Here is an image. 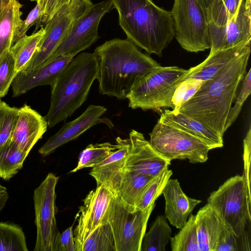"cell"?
I'll return each mask as SVG.
<instances>
[{"label": "cell", "mask_w": 251, "mask_h": 251, "mask_svg": "<svg viewBox=\"0 0 251 251\" xmlns=\"http://www.w3.org/2000/svg\"><path fill=\"white\" fill-rule=\"evenodd\" d=\"M251 92V69H250L247 74L245 75L241 90L234 105L231 107L228 113L225 129L226 130L234 122L238 117L245 101Z\"/></svg>", "instance_id": "37"}, {"label": "cell", "mask_w": 251, "mask_h": 251, "mask_svg": "<svg viewBox=\"0 0 251 251\" xmlns=\"http://www.w3.org/2000/svg\"><path fill=\"white\" fill-rule=\"evenodd\" d=\"M2 1V0H0V5Z\"/></svg>", "instance_id": "45"}, {"label": "cell", "mask_w": 251, "mask_h": 251, "mask_svg": "<svg viewBox=\"0 0 251 251\" xmlns=\"http://www.w3.org/2000/svg\"><path fill=\"white\" fill-rule=\"evenodd\" d=\"M118 149V145L109 142L89 145L79 155L76 167L70 173L97 166Z\"/></svg>", "instance_id": "29"}, {"label": "cell", "mask_w": 251, "mask_h": 251, "mask_svg": "<svg viewBox=\"0 0 251 251\" xmlns=\"http://www.w3.org/2000/svg\"><path fill=\"white\" fill-rule=\"evenodd\" d=\"M171 233L166 219L162 215L158 216L143 236L141 251H165L171 238Z\"/></svg>", "instance_id": "28"}, {"label": "cell", "mask_w": 251, "mask_h": 251, "mask_svg": "<svg viewBox=\"0 0 251 251\" xmlns=\"http://www.w3.org/2000/svg\"><path fill=\"white\" fill-rule=\"evenodd\" d=\"M204 81L187 79L183 81L176 90L172 102L176 110L187 102L201 86Z\"/></svg>", "instance_id": "38"}, {"label": "cell", "mask_w": 251, "mask_h": 251, "mask_svg": "<svg viewBox=\"0 0 251 251\" xmlns=\"http://www.w3.org/2000/svg\"><path fill=\"white\" fill-rule=\"evenodd\" d=\"M81 251H116L113 234L109 223L95 229L83 243Z\"/></svg>", "instance_id": "33"}, {"label": "cell", "mask_w": 251, "mask_h": 251, "mask_svg": "<svg viewBox=\"0 0 251 251\" xmlns=\"http://www.w3.org/2000/svg\"><path fill=\"white\" fill-rule=\"evenodd\" d=\"M162 194L165 201V218L171 225L179 229L185 224L194 208L201 202L187 196L176 179L168 180Z\"/></svg>", "instance_id": "20"}, {"label": "cell", "mask_w": 251, "mask_h": 251, "mask_svg": "<svg viewBox=\"0 0 251 251\" xmlns=\"http://www.w3.org/2000/svg\"><path fill=\"white\" fill-rule=\"evenodd\" d=\"M19 108L0 101V146L10 140L14 129Z\"/></svg>", "instance_id": "35"}, {"label": "cell", "mask_w": 251, "mask_h": 251, "mask_svg": "<svg viewBox=\"0 0 251 251\" xmlns=\"http://www.w3.org/2000/svg\"><path fill=\"white\" fill-rule=\"evenodd\" d=\"M98 73V61L94 52L73 57L51 86L50 106L44 117L49 127L71 116L84 102Z\"/></svg>", "instance_id": "4"}, {"label": "cell", "mask_w": 251, "mask_h": 251, "mask_svg": "<svg viewBox=\"0 0 251 251\" xmlns=\"http://www.w3.org/2000/svg\"><path fill=\"white\" fill-rule=\"evenodd\" d=\"M28 154L10 139L0 146V177L8 180L14 176L22 168Z\"/></svg>", "instance_id": "27"}, {"label": "cell", "mask_w": 251, "mask_h": 251, "mask_svg": "<svg viewBox=\"0 0 251 251\" xmlns=\"http://www.w3.org/2000/svg\"><path fill=\"white\" fill-rule=\"evenodd\" d=\"M23 5L18 0H2L0 5V56L19 39Z\"/></svg>", "instance_id": "23"}, {"label": "cell", "mask_w": 251, "mask_h": 251, "mask_svg": "<svg viewBox=\"0 0 251 251\" xmlns=\"http://www.w3.org/2000/svg\"><path fill=\"white\" fill-rule=\"evenodd\" d=\"M45 33L43 26L30 35L26 34L18 39L10 49L15 60L16 71L18 73L28 64Z\"/></svg>", "instance_id": "26"}, {"label": "cell", "mask_w": 251, "mask_h": 251, "mask_svg": "<svg viewBox=\"0 0 251 251\" xmlns=\"http://www.w3.org/2000/svg\"><path fill=\"white\" fill-rule=\"evenodd\" d=\"M170 12L175 36L183 49L198 52L210 49L208 22L198 0H174Z\"/></svg>", "instance_id": "9"}, {"label": "cell", "mask_w": 251, "mask_h": 251, "mask_svg": "<svg viewBox=\"0 0 251 251\" xmlns=\"http://www.w3.org/2000/svg\"><path fill=\"white\" fill-rule=\"evenodd\" d=\"M153 177L123 169L113 195L126 207L134 210L136 202Z\"/></svg>", "instance_id": "24"}, {"label": "cell", "mask_w": 251, "mask_h": 251, "mask_svg": "<svg viewBox=\"0 0 251 251\" xmlns=\"http://www.w3.org/2000/svg\"><path fill=\"white\" fill-rule=\"evenodd\" d=\"M25 237L18 225L0 222V251H28Z\"/></svg>", "instance_id": "32"}, {"label": "cell", "mask_w": 251, "mask_h": 251, "mask_svg": "<svg viewBox=\"0 0 251 251\" xmlns=\"http://www.w3.org/2000/svg\"><path fill=\"white\" fill-rule=\"evenodd\" d=\"M160 119L169 122L202 139L213 149L223 147V137L189 116L174 110L166 109Z\"/></svg>", "instance_id": "25"}, {"label": "cell", "mask_w": 251, "mask_h": 251, "mask_svg": "<svg viewBox=\"0 0 251 251\" xmlns=\"http://www.w3.org/2000/svg\"><path fill=\"white\" fill-rule=\"evenodd\" d=\"M195 219L196 216L191 214L180 231L171 238L172 251H200Z\"/></svg>", "instance_id": "31"}, {"label": "cell", "mask_w": 251, "mask_h": 251, "mask_svg": "<svg viewBox=\"0 0 251 251\" xmlns=\"http://www.w3.org/2000/svg\"></svg>", "instance_id": "47"}, {"label": "cell", "mask_w": 251, "mask_h": 251, "mask_svg": "<svg viewBox=\"0 0 251 251\" xmlns=\"http://www.w3.org/2000/svg\"><path fill=\"white\" fill-rule=\"evenodd\" d=\"M59 177L49 173L35 189L33 201L35 223L37 228L34 251H52L54 242L59 232L55 218V188Z\"/></svg>", "instance_id": "11"}, {"label": "cell", "mask_w": 251, "mask_h": 251, "mask_svg": "<svg viewBox=\"0 0 251 251\" xmlns=\"http://www.w3.org/2000/svg\"><path fill=\"white\" fill-rule=\"evenodd\" d=\"M244 172L243 176L245 182L247 195L251 201V127L250 126L248 131L243 141Z\"/></svg>", "instance_id": "39"}, {"label": "cell", "mask_w": 251, "mask_h": 251, "mask_svg": "<svg viewBox=\"0 0 251 251\" xmlns=\"http://www.w3.org/2000/svg\"><path fill=\"white\" fill-rule=\"evenodd\" d=\"M73 57L71 55H61L38 69L19 72L11 85L13 96H19L38 86H51Z\"/></svg>", "instance_id": "17"}, {"label": "cell", "mask_w": 251, "mask_h": 251, "mask_svg": "<svg viewBox=\"0 0 251 251\" xmlns=\"http://www.w3.org/2000/svg\"><path fill=\"white\" fill-rule=\"evenodd\" d=\"M39 1L42 9V25H45L53 15L63 6L72 0H31Z\"/></svg>", "instance_id": "40"}, {"label": "cell", "mask_w": 251, "mask_h": 251, "mask_svg": "<svg viewBox=\"0 0 251 251\" xmlns=\"http://www.w3.org/2000/svg\"><path fill=\"white\" fill-rule=\"evenodd\" d=\"M172 175V171L166 167L154 176L136 202L134 210L145 211L155 203Z\"/></svg>", "instance_id": "30"}, {"label": "cell", "mask_w": 251, "mask_h": 251, "mask_svg": "<svg viewBox=\"0 0 251 251\" xmlns=\"http://www.w3.org/2000/svg\"><path fill=\"white\" fill-rule=\"evenodd\" d=\"M187 73L188 70L177 66L157 67L134 84L127 98L129 106L143 110L174 109V93Z\"/></svg>", "instance_id": "5"}, {"label": "cell", "mask_w": 251, "mask_h": 251, "mask_svg": "<svg viewBox=\"0 0 251 251\" xmlns=\"http://www.w3.org/2000/svg\"><path fill=\"white\" fill-rule=\"evenodd\" d=\"M207 203L242 241L243 247H250L246 227L251 220V201L243 176L236 175L227 179L210 193Z\"/></svg>", "instance_id": "6"}, {"label": "cell", "mask_w": 251, "mask_h": 251, "mask_svg": "<svg viewBox=\"0 0 251 251\" xmlns=\"http://www.w3.org/2000/svg\"><path fill=\"white\" fill-rule=\"evenodd\" d=\"M251 0H242L236 14L226 25L208 23L209 53L248 43L251 40Z\"/></svg>", "instance_id": "14"}, {"label": "cell", "mask_w": 251, "mask_h": 251, "mask_svg": "<svg viewBox=\"0 0 251 251\" xmlns=\"http://www.w3.org/2000/svg\"><path fill=\"white\" fill-rule=\"evenodd\" d=\"M107 109L103 106L90 104L76 119L64 124L58 132L51 136L39 149L38 152L45 157L63 145L77 138L94 126L105 123L110 128L112 123L101 116Z\"/></svg>", "instance_id": "15"}, {"label": "cell", "mask_w": 251, "mask_h": 251, "mask_svg": "<svg viewBox=\"0 0 251 251\" xmlns=\"http://www.w3.org/2000/svg\"><path fill=\"white\" fill-rule=\"evenodd\" d=\"M155 203L145 211L130 210L114 197L109 213L116 251H141L147 223Z\"/></svg>", "instance_id": "10"}, {"label": "cell", "mask_w": 251, "mask_h": 251, "mask_svg": "<svg viewBox=\"0 0 251 251\" xmlns=\"http://www.w3.org/2000/svg\"><path fill=\"white\" fill-rule=\"evenodd\" d=\"M251 50L216 76L204 81L187 102L174 110L189 116L223 137L232 104L246 74Z\"/></svg>", "instance_id": "1"}, {"label": "cell", "mask_w": 251, "mask_h": 251, "mask_svg": "<svg viewBox=\"0 0 251 251\" xmlns=\"http://www.w3.org/2000/svg\"><path fill=\"white\" fill-rule=\"evenodd\" d=\"M130 149L124 169L155 176L171 161L161 155L143 134L132 129L129 133Z\"/></svg>", "instance_id": "16"}, {"label": "cell", "mask_w": 251, "mask_h": 251, "mask_svg": "<svg viewBox=\"0 0 251 251\" xmlns=\"http://www.w3.org/2000/svg\"><path fill=\"white\" fill-rule=\"evenodd\" d=\"M93 4L91 0H72L61 7L45 25V33L33 57L22 71L29 72L43 65L68 35L74 24Z\"/></svg>", "instance_id": "8"}, {"label": "cell", "mask_w": 251, "mask_h": 251, "mask_svg": "<svg viewBox=\"0 0 251 251\" xmlns=\"http://www.w3.org/2000/svg\"><path fill=\"white\" fill-rule=\"evenodd\" d=\"M36 6L29 13L25 20L23 21L19 35V39L26 34V32L31 26H36V28L34 32H36L40 26H42V7L39 1H36Z\"/></svg>", "instance_id": "41"}, {"label": "cell", "mask_w": 251, "mask_h": 251, "mask_svg": "<svg viewBox=\"0 0 251 251\" xmlns=\"http://www.w3.org/2000/svg\"><path fill=\"white\" fill-rule=\"evenodd\" d=\"M195 216L200 251H216L218 243L232 230L207 203Z\"/></svg>", "instance_id": "19"}, {"label": "cell", "mask_w": 251, "mask_h": 251, "mask_svg": "<svg viewBox=\"0 0 251 251\" xmlns=\"http://www.w3.org/2000/svg\"><path fill=\"white\" fill-rule=\"evenodd\" d=\"M94 53L98 61L100 93L119 100L127 99L139 78L160 66L128 39L106 41Z\"/></svg>", "instance_id": "2"}, {"label": "cell", "mask_w": 251, "mask_h": 251, "mask_svg": "<svg viewBox=\"0 0 251 251\" xmlns=\"http://www.w3.org/2000/svg\"><path fill=\"white\" fill-rule=\"evenodd\" d=\"M48 126L45 117L25 104L19 108L10 140L20 149L29 153L37 141L42 138Z\"/></svg>", "instance_id": "18"}, {"label": "cell", "mask_w": 251, "mask_h": 251, "mask_svg": "<svg viewBox=\"0 0 251 251\" xmlns=\"http://www.w3.org/2000/svg\"><path fill=\"white\" fill-rule=\"evenodd\" d=\"M73 239H74V237L72 226L62 233L58 232L54 242L52 251H66L70 242Z\"/></svg>", "instance_id": "42"}, {"label": "cell", "mask_w": 251, "mask_h": 251, "mask_svg": "<svg viewBox=\"0 0 251 251\" xmlns=\"http://www.w3.org/2000/svg\"><path fill=\"white\" fill-rule=\"evenodd\" d=\"M249 50H251V41L209 53L203 62L188 70L183 81L187 79L205 81L212 78Z\"/></svg>", "instance_id": "22"}, {"label": "cell", "mask_w": 251, "mask_h": 251, "mask_svg": "<svg viewBox=\"0 0 251 251\" xmlns=\"http://www.w3.org/2000/svg\"><path fill=\"white\" fill-rule=\"evenodd\" d=\"M114 198L110 190L103 185L86 195L79 208L77 225L73 232L75 251H81L83 243L95 229L108 223Z\"/></svg>", "instance_id": "13"}, {"label": "cell", "mask_w": 251, "mask_h": 251, "mask_svg": "<svg viewBox=\"0 0 251 251\" xmlns=\"http://www.w3.org/2000/svg\"></svg>", "instance_id": "46"}, {"label": "cell", "mask_w": 251, "mask_h": 251, "mask_svg": "<svg viewBox=\"0 0 251 251\" xmlns=\"http://www.w3.org/2000/svg\"><path fill=\"white\" fill-rule=\"evenodd\" d=\"M242 0H214L209 23L222 26L236 14Z\"/></svg>", "instance_id": "34"}, {"label": "cell", "mask_w": 251, "mask_h": 251, "mask_svg": "<svg viewBox=\"0 0 251 251\" xmlns=\"http://www.w3.org/2000/svg\"><path fill=\"white\" fill-rule=\"evenodd\" d=\"M118 149L102 162L91 169L89 175L97 186L103 185L114 194L130 149L129 139L116 138Z\"/></svg>", "instance_id": "21"}, {"label": "cell", "mask_w": 251, "mask_h": 251, "mask_svg": "<svg viewBox=\"0 0 251 251\" xmlns=\"http://www.w3.org/2000/svg\"><path fill=\"white\" fill-rule=\"evenodd\" d=\"M17 74L12 54L10 51L4 53L0 56V98L7 94Z\"/></svg>", "instance_id": "36"}, {"label": "cell", "mask_w": 251, "mask_h": 251, "mask_svg": "<svg viewBox=\"0 0 251 251\" xmlns=\"http://www.w3.org/2000/svg\"><path fill=\"white\" fill-rule=\"evenodd\" d=\"M198 1L204 11L209 23L211 19V8L214 0H198Z\"/></svg>", "instance_id": "43"}, {"label": "cell", "mask_w": 251, "mask_h": 251, "mask_svg": "<svg viewBox=\"0 0 251 251\" xmlns=\"http://www.w3.org/2000/svg\"><path fill=\"white\" fill-rule=\"evenodd\" d=\"M127 39L148 54L161 56L175 36L170 12L151 0H111Z\"/></svg>", "instance_id": "3"}, {"label": "cell", "mask_w": 251, "mask_h": 251, "mask_svg": "<svg viewBox=\"0 0 251 251\" xmlns=\"http://www.w3.org/2000/svg\"><path fill=\"white\" fill-rule=\"evenodd\" d=\"M150 136L152 147L170 161L187 159L191 163H203L213 149L202 139L160 118Z\"/></svg>", "instance_id": "7"}, {"label": "cell", "mask_w": 251, "mask_h": 251, "mask_svg": "<svg viewBox=\"0 0 251 251\" xmlns=\"http://www.w3.org/2000/svg\"><path fill=\"white\" fill-rule=\"evenodd\" d=\"M112 8L111 0H104L94 4L74 24L68 35L45 63L61 55L75 57L89 48L99 38L98 27L101 19Z\"/></svg>", "instance_id": "12"}, {"label": "cell", "mask_w": 251, "mask_h": 251, "mask_svg": "<svg viewBox=\"0 0 251 251\" xmlns=\"http://www.w3.org/2000/svg\"><path fill=\"white\" fill-rule=\"evenodd\" d=\"M9 198L7 189L0 184V211L4 207Z\"/></svg>", "instance_id": "44"}]
</instances>
